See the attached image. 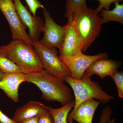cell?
I'll return each instance as SVG.
<instances>
[{"mask_svg":"<svg viewBox=\"0 0 123 123\" xmlns=\"http://www.w3.org/2000/svg\"><path fill=\"white\" fill-rule=\"evenodd\" d=\"M26 82L35 84L42 93V98L48 101H57L62 106L74 100L71 89L64 82L45 69L25 75Z\"/></svg>","mask_w":123,"mask_h":123,"instance_id":"1","label":"cell"},{"mask_svg":"<svg viewBox=\"0 0 123 123\" xmlns=\"http://www.w3.org/2000/svg\"><path fill=\"white\" fill-rule=\"evenodd\" d=\"M0 55L17 65L25 75L44 69L33 46L21 40L12 39L7 45L0 46Z\"/></svg>","mask_w":123,"mask_h":123,"instance_id":"2","label":"cell"},{"mask_svg":"<svg viewBox=\"0 0 123 123\" xmlns=\"http://www.w3.org/2000/svg\"><path fill=\"white\" fill-rule=\"evenodd\" d=\"M97 9L88 7L74 13L72 18L83 43L82 52H85L97 37L103 24Z\"/></svg>","mask_w":123,"mask_h":123,"instance_id":"3","label":"cell"},{"mask_svg":"<svg viewBox=\"0 0 123 123\" xmlns=\"http://www.w3.org/2000/svg\"><path fill=\"white\" fill-rule=\"evenodd\" d=\"M72 89L75 97V104L73 110L84 101L90 99H96L102 104H105L114 99L103 90L97 82L92 80L84 73L81 79H77L71 76H67L64 78Z\"/></svg>","mask_w":123,"mask_h":123,"instance_id":"4","label":"cell"},{"mask_svg":"<svg viewBox=\"0 0 123 123\" xmlns=\"http://www.w3.org/2000/svg\"><path fill=\"white\" fill-rule=\"evenodd\" d=\"M33 46L44 69L59 78L64 82L65 77L71 76L67 66L57 56L55 48H47L42 45L39 40L33 42Z\"/></svg>","mask_w":123,"mask_h":123,"instance_id":"5","label":"cell"},{"mask_svg":"<svg viewBox=\"0 0 123 123\" xmlns=\"http://www.w3.org/2000/svg\"><path fill=\"white\" fill-rule=\"evenodd\" d=\"M0 10L9 25L12 39L21 40L33 46V42L26 31V27L18 17L13 0H0Z\"/></svg>","mask_w":123,"mask_h":123,"instance_id":"6","label":"cell"},{"mask_svg":"<svg viewBox=\"0 0 123 123\" xmlns=\"http://www.w3.org/2000/svg\"><path fill=\"white\" fill-rule=\"evenodd\" d=\"M45 23L43 39L39 41L44 47L49 49L60 48L63 43L65 26L58 25L51 17L50 13L45 8L43 9Z\"/></svg>","mask_w":123,"mask_h":123,"instance_id":"7","label":"cell"},{"mask_svg":"<svg viewBox=\"0 0 123 123\" xmlns=\"http://www.w3.org/2000/svg\"><path fill=\"white\" fill-rule=\"evenodd\" d=\"M64 35L63 43L59 49L60 59L74 56L82 51L83 43L76 28L72 18L68 19L65 26Z\"/></svg>","mask_w":123,"mask_h":123,"instance_id":"8","label":"cell"},{"mask_svg":"<svg viewBox=\"0 0 123 123\" xmlns=\"http://www.w3.org/2000/svg\"><path fill=\"white\" fill-rule=\"evenodd\" d=\"M15 9L22 24L29 29V37L32 42L39 40L40 33L43 31L44 23L38 16L32 15L21 0H13Z\"/></svg>","mask_w":123,"mask_h":123,"instance_id":"9","label":"cell"},{"mask_svg":"<svg viewBox=\"0 0 123 123\" xmlns=\"http://www.w3.org/2000/svg\"><path fill=\"white\" fill-rule=\"evenodd\" d=\"M108 57V54L105 52L90 55L80 52L73 57L59 59L68 68L71 76L75 79H80L86 70L93 62L99 58Z\"/></svg>","mask_w":123,"mask_h":123,"instance_id":"10","label":"cell"},{"mask_svg":"<svg viewBox=\"0 0 123 123\" xmlns=\"http://www.w3.org/2000/svg\"><path fill=\"white\" fill-rule=\"evenodd\" d=\"M100 102L94 99L84 101L73 111L68 117V123H73V120L78 123H92L93 117Z\"/></svg>","mask_w":123,"mask_h":123,"instance_id":"11","label":"cell"},{"mask_svg":"<svg viewBox=\"0 0 123 123\" xmlns=\"http://www.w3.org/2000/svg\"><path fill=\"white\" fill-rule=\"evenodd\" d=\"M26 82L25 74L22 73L5 74L0 81V89L13 102L19 101L18 88L23 82Z\"/></svg>","mask_w":123,"mask_h":123,"instance_id":"12","label":"cell"},{"mask_svg":"<svg viewBox=\"0 0 123 123\" xmlns=\"http://www.w3.org/2000/svg\"><path fill=\"white\" fill-rule=\"evenodd\" d=\"M121 63L108 58L98 59L93 62L87 68L85 73L91 77L94 75H98L101 79L114 74L118 71Z\"/></svg>","mask_w":123,"mask_h":123,"instance_id":"13","label":"cell"},{"mask_svg":"<svg viewBox=\"0 0 123 123\" xmlns=\"http://www.w3.org/2000/svg\"><path fill=\"white\" fill-rule=\"evenodd\" d=\"M46 109V106L41 102L30 101L17 109L12 119L17 123H22L25 120L38 116Z\"/></svg>","mask_w":123,"mask_h":123,"instance_id":"14","label":"cell"},{"mask_svg":"<svg viewBox=\"0 0 123 123\" xmlns=\"http://www.w3.org/2000/svg\"><path fill=\"white\" fill-rule=\"evenodd\" d=\"M74 100L58 108H53L51 106H46L47 110L53 118L55 123H68L69 113L75 106Z\"/></svg>","mask_w":123,"mask_h":123,"instance_id":"15","label":"cell"},{"mask_svg":"<svg viewBox=\"0 0 123 123\" xmlns=\"http://www.w3.org/2000/svg\"><path fill=\"white\" fill-rule=\"evenodd\" d=\"M114 8L112 10H106L102 9L100 12L103 23H107L110 21L117 22L123 24V4L119 2L114 3Z\"/></svg>","mask_w":123,"mask_h":123,"instance_id":"16","label":"cell"},{"mask_svg":"<svg viewBox=\"0 0 123 123\" xmlns=\"http://www.w3.org/2000/svg\"><path fill=\"white\" fill-rule=\"evenodd\" d=\"M66 12L65 17L69 19L75 12L87 7L86 0H65Z\"/></svg>","mask_w":123,"mask_h":123,"instance_id":"17","label":"cell"},{"mask_svg":"<svg viewBox=\"0 0 123 123\" xmlns=\"http://www.w3.org/2000/svg\"><path fill=\"white\" fill-rule=\"evenodd\" d=\"M0 69L5 74L22 73L20 68L7 57L0 55Z\"/></svg>","mask_w":123,"mask_h":123,"instance_id":"18","label":"cell"},{"mask_svg":"<svg viewBox=\"0 0 123 123\" xmlns=\"http://www.w3.org/2000/svg\"><path fill=\"white\" fill-rule=\"evenodd\" d=\"M117 88L118 97L123 98V72L118 71L111 75Z\"/></svg>","mask_w":123,"mask_h":123,"instance_id":"19","label":"cell"},{"mask_svg":"<svg viewBox=\"0 0 123 123\" xmlns=\"http://www.w3.org/2000/svg\"><path fill=\"white\" fill-rule=\"evenodd\" d=\"M28 6L30 12L34 16H36V13L38 9L44 8L38 0H25Z\"/></svg>","mask_w":123,"mask_h":123,"instance_id":"20","label":"cell"},{"mask_svg":"<svg viewBox=\"0 0 123 123\" xmlns=\"http://www.w3.org/2000/svg\"><path fill=\"white\" fill-rule=\"evenodd\" d=\"M111 107L107 106L102 110V114L100 117V121L98 123H108L111 120L112 114Z\"/></svg>","mask_w":123,"mask_h":123,"instance_id":"21","label":"cell"},{"mask_svg":"<svg viewBox=\"0 0 123 123\" xmlns=\"http://www.w3.org/2000/svg\"><path fill=\"white\" fill-rule=\"evenodd\" d=\"M38 123H55L53 118L47 109L38 116Z\"/></svg>","mask_w":123,"mask_h":123,"instance_id":"22","label":"cell"},{"mask_svg":"<svg viewBox=\"0 0 123 123\" xmlns=\"http://www.w3.org/2000/svg\"><path fill=\"white\" fill-rule=\"evenodd\" d=\"M99 3L98 7L97 9L98 12H100L102 9L106 10H110V6L112 3L116 2L123 1V0H97Z\"/></svg>","mask_w":123,"mask_h":123,"instance_id":"23","label":"cell"},{"mask_svg":"<svg viewBox=\"0 0 123 123\" xmlns=\"http://www.w3.org/2000/svg\"><path fill=\"white\" fill-rule=\"evenodd\" d=\"M0 123H17L12 119L9 118L0 109Z\"/></svg>","mask_w":123,"mask_h":123,"instance_id":"24","label":"cell"},{"mask_svg":"<svg viewBox=\"0 0 123 123\" xmlns=\"http://www.w3.org/2000/svg\"><path fill=\"white\" fill-rule=\"evenodd\" d=\"M22 123H38V116L25 120Z\"/></svg>","mask_w":123,"mask_h":123,"instance_id":"25","label":"cell"},{"mask_svg":"<svg viewBox=\"0 0 123 123\" xmlns=\"http://www.w3.org/2000/svg\"><path fill=\"white\" fill-rule=\"evenodd\" d=\"M5 74L4 72H2V70L0 69V81L1 80V79L3 78Z\"/></svg>","mask_w":123,"mask_h":123,"instance_id":"26","label":"cell"},{"mask_svg":"<svg viewBox=\"0 0 123 123\" xmlns=\"http://www.w3.org/2000/svg\"><path fill=\"white\" fill-rule=\"evenodd\" d=\"M108 123H116L115 119H112L111 120H110V121H108Z\"/></svg>","mask_w":123,"mask_h":123,"instance_id":"27","label":"cell"}]
</instances>
